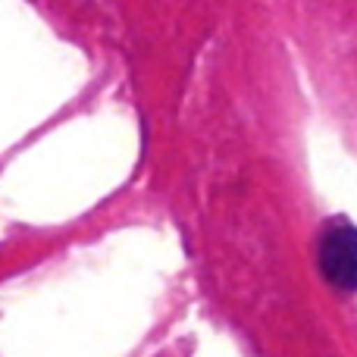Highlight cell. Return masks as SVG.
I'll use <instances>...</instances> for the list:
<instances>
[{
  "label": "cell",
  "mask_w": 357,
  "mask_h": 357,
  "mask_svg": "<svg viewBox=\"0 0 357 357\" xmlns=\"http://www.w3.org/2000/svg\"><path fill=\"white\" fill-rule=\"evenodd\" d=\"M320 270L339 291H357V226L333 220L323 229Z\"/></svg>",
  "instance_id": "6da1fadb"
}]
</instances>
